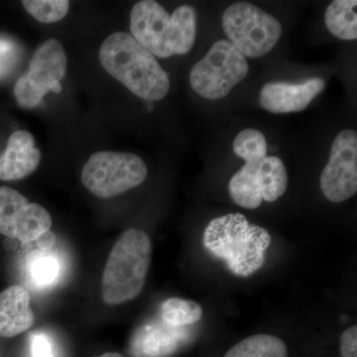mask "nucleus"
<instances>
[{"mask_svg":"<svg viewBox=\"0 0 357 357\" xmlns=\"http://www.w3.org/2000/svg\"><path fill=\"white\" fill-rule=\"evenodd\" d=\"M357 1L335 0L326 8L325 21L328 31L340 40L357 38Z\"/></svg>","mask_w":357,"mask_h":357,"instance_id":"obj_16","label":"nucleus"},{"mask_svg":"<svg viewBox=\"0 0 357 357\" xmlns=\"http://www.w3.org/2000/svg\"><path fill=\"white\" fill-rule=\"evenodd\" d=\"M130 30L155 57L185 55L196 41L197 11L185 4L170 15L158 2L143 0L131 9Z\"/></svg>","mask_w":357,"mask_h":357,"instance_id":"obj_3","label":"nucleus"},{"mask_svg":"<svg viewBox=\"0 0 357 357\" xmlns=\"http://www.w3.org/2000/svg\"><path fill=\"white\" fill-rule=\"evenodd\" d=\"M20 45L6 36H0V79L10 76L20 62Z\"/></svg>","mask_w":357,"mask_h":357,"instance_id":"obj_21","label":"nucleus"},{"mask_svg":"<svg viewBox=\"0 0 357 357\" xmlns=\"http://www.w3.org/2000/svg\"><path fill=\"white\" fill-rule=\"evenodd\" d=\"M100 60L109 74L138 98L159 102L168 95V75L132 35L117 32L107 37L100 46Z\"/></svg>","mask_w":357,"mask_h":357,"instance_id":"obj_1","label":"nucleus"},{"mask_svg":"<svg viewBox=\"0 0 357 357\" xmlns=\"http://www.w3.org/2000/svg\"><path fill=\"white\" fill-rule=\"evenodd\" d=\"M203 307L192 300L170 298L161 306V318L172 328L198 323L203 318Z\"/></svg>","mask_w":357,"mask_h":357,"instance_id":"obj_18","label":"nucleus"},{"mask_svg":"<svg viewBox=\"0 0 357 357\" xmlns=\"http://www.w3.org/2000/svg\"><path fill=\"white\" fill-rule=\"evenodd\" d=\"M22 4L35 20L47 24L62 20L70 8L68 0H24Z\"/></svg>","mask_w":357,"mask_h":357,"instance_id":"obj_19","label":"nucleus"},{"mask_svg":"<svg viewBox=\"0 0 357 357\" xmlns=\"http://www.w3.org/2000/svg\"><path fill=\"white\" fill-rule=\"evenodd\" d=\"M41 152L35 138L26 130H17L9 137L6 151L0 155V180L17 181L36 170Z\"/></svg>","mask_w":357,"mask_h":357,"instance_id":"obj_13","label":"nucleus"},{"mask_svg":"<svg viewBox=\"0 0 357 357\" xmlns=\"http://www.w3.org/2000/svg\"><path fill=\"white\" fill-rule=\"evenodd\" d=\"M248 63L229 40H220L192 67L190 82L192 89L206 100H220L246 77Z\"/></svg>","mask_w":357,"mask_h":357,"instance_id":"obj_7","label":"nucleus"},{"mask_svg":"<svg viewBox=\"0 0 357 357\" xmlns=\"http://www.w3.org/2000/svg\"><path fill=\"white\" fill-rule=\"evenodd\" d=\"M32 357H54L50 340L45 333H36L31 340Z\"/></svg>","mask_w":357,"mask_h":357,"instance_id":"obj_23","label":"nucleus"},{"mask_svg":"<svg viewBox=\"0 0 357 357\" xmlns=\"http://www.w3.org/2000/svg\"><path fill=\"white\" fill-rule=\"evenodd\" d=\"M96 357H124L121 354H116V352H107V354H103L102 356Z\"/></svg>","mask_w":357,"mask_h":357,"instance_id":"obj_25","label":"nucleus"},{"mask_svg":"<svg viewBox=\"0 0 357 357\" xmlns=\"http://www.w3.org/2000/svg\"><path fill=\"white\" fill-rule=\"evenodd\" d=\"M152 243L142 230H126L115 243L103 271L102 296L109 305L135 299L144 288Z\"/></svg>","mask_w":357,"mask_h":357,"instance_id":"obj_4","label":"nucleus"},{"mask_svg":"<svg viewBox=\"0 0 357 357\" xmlns=\"http://www.w3.org/2000/svg\"><path fill=\"white\" fill-rule=\"evenodd\" d=\"M222 357H290V351L283 338L258 333L232 345Z\"/></svg>","mask_w":357,"mask_h":357,"instance_id":"obj_15","label":"nucleus"},{"mask_svg":"<svg viewBox=\"0 0 357 357\" xmlns=\"http://www.w3.org/2000/svg\"><path fill=\"white\" fill-rule=\"evenodd\" d=\"M271 241L264 227L249 222L239 213L213 218L204 229L203 238L206 250L238 277L251 276L263 266Z\"/></svg>","mask_w":357,"mask_h":357,"instance_id":"obj_2","label":"nucleus"},{"mask_svg":"<svg viewBox=\"0 0 357 357\" xmlns=\"http://www.w3.org/2000/svg\"><path fill=\"white\" fill-rule=\"evenodd\" d=\"M234 151L245 164L230 180V197L237 206L255 210L261 206L263 199L258 184V173L262 160L267 156V143L264 134L256 129L241 131L234 141Z\"/></svg>","mask_w":357,"mask_h":357,"instance_id":"obj_9","label":"nucleus"},{"mask_svg":"<svg viewBox=\"0 0 357 357\" xmlns=\"http://www.w3.org/2000/svg\"><path fill=\"white\" fill-rule=\"evenodd\" d=\"M51 227L52 218L46 208L30 203L11 188L0 187V234L31 243L50 231Z\"/></svg>","mask_w":357,"mask_h":357,"instance_id":"obj_10","label":"nucleus"},{"mask_svg":"<svg viewBox=\"0 0 357 357\" xmlns=\"http://www.w3.org/2000/svg\"><path fill=\"white\" fill-rule=\"evenodd\" d=\"M67 73V56L57 39L43 42L33 54L29 69L14 86L16 102L22 109H35L49 91L60 93Z\"/></svg>","mask_w":357,"mask_h":357,"instance_id":"obj_8","label":"nucleus"},{"mask_svg":"<svg viewBox=\"0 0 357 357\" xmlns=\"http://www.w3.org/2000/svg\"><path fill=\"white\" fill-rule=\"evenodd\" d=\"M29 271L31 280L37 287L47 288L58 281L61 265L54 256H39L31 262Z\"/></svg>","mask_w":357,"mask_h":357,"instance_id":"obj_20","label":"nucleus"},{"mask_svg":"<svg viewBox=\"0 0 357 357\" xmlns=\"http://www.w3.org/2000/svg\"><path fill=\"white\" fill-rule=\"evenodd\" d=\"M325 84L321 77H312L300 84H266L260 91V105L276 114L302 112L323 91Z\"/></svg>","mask_w":357,"mask_h":357,"instance_id":"obj_12","label":"nucleus"},{"mask_svg":"<svg viewBox=\"0 0 357 357\" xmlns=\"http://www.w3.org/2000/svg\"><path fill=\"white\" fill-rule=\"evenodd\" d=\"M223 31L244 57L266 55L282 35L280 22L248 2L231 4L222 16Z\"/></svg>","mask_w":357,"mask_h":357,"instance_id":"obj_5","label":"nucleus"},{"mask_svg":"<svg viewBox=\"0 0 357 357\" xmlns=\"http://www.w3.org/2000/svg\"><path fill=\"white\" fill-rule=\"evenodd\" d=\"M147 174L144 161L137 155L98 152L84 166L82 182L98 198L109 199L142 184Z\"/></svg>","mask_w":357,"mask_h":357,"instance_id":"obj_6","label":"nucleus"},{"mask_svg":"<svg viewBox=\"0 0 357 357\" xmlns=\"http://www.w3.org/2000/svg\"><path fill=\"white\" fill-rule=\"evenodd\" d=\"M29 293L22 286H10L0 293V337H13L29 330L35 321Z\"/></svg>","mask_w":357,"mask_h":357,"instance_id":"obj_14","label":"nucleus"},{"mask_svg":"<svg viewBox=\"0 0 357 357\" xmlns=\"http://www.w3.org/2000/svg\"><path fill=\"white\" fill-rule=\"evenodd\" d=\"M258 184L263 201L274 203L281 198L288 188V174L283 161L276 156L262 160L258 173Z\"/></svg>","mask_w":357,"mask_h":357,"instance_id":"obj_17","label":"nucleus"},{"mask_svg":"<svg viewBox=\"0 0 357 357\" xmlns=\"http://www.w3.org/2000/svg\"><path fill=\"white\" fill-rule=\"evenodd\" d=\"M55 241L56 238L53 232L48 231L41 237H39L35 243H39L40 248L46 250V249H50L54 245V243H55Z\"/></svg>","mask_w":357,"mask_h":357,"instance_id":"obj_24","label":"nucleus"},{"mask_svg":"<svg viewBox=\"0 0 357 357\" xmlns=\"http://www.w3.org/2000/svg\"><path fill=\"white\" fill-rule=\"evenodd\" d=\"M342 357H357V326H351L342 332L340 338Z\"/></svg>","mask_w":357,"mask_h":357,"instance_id":"obj_22","label":"nucleus"},{"mask_svg":"<svg viewBox=\"0 0 357 357\" xmlns=\"http://www.w3.org/2000/svg\"><path fill=\"white\" fill-rule=\"evenodd\" d=\"M324 196L342 203L357 192V133L345 129L333 140L330 160L319 178Z\"/></svg>","mask_w":357,"mask_h":357,"instance_id":"obj_11","label":"nucleus"}]
</instances>
